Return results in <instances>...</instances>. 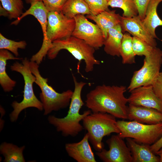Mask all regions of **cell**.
Returning a JSON list of instances; mask_svg holds the SVG:
<instances>
[{"label":"cell","mask_w":162,"mask_h":162,"mask_svg":"<svg viewBox=\"0 0 162 162\" xmlns=\"http://www.w3.org/2000/svg\"><path fill=\"white\" fill-rule=\"evenodd\" d=\"M123 86L98 85L86 95V106L92 112L110 114L116 118L128 119V99Z\"/></svg>","instance_id":"1"},{"label":"cell","mask_w":162,"mask_h":162,"mask_svg":"<svg viewBox=\"0 0 162 162\" xmlns=\"http://www.w3.org/2000/svg\"><path fill=\"white\" fill-rule=\"evenodd\" d=\"M73 77L74 89L67 114L62 118H58L54 115H50L47 118L49 123L53 126L56 130L61 132L64 137H74L77 136L84 129L80 122L92 112L89 109L84 111L83 113L80 114V111L84 104L81 97V92L86 83L82 81L78 82L73 75Z\"/></svg>","instance_id":"2"},{"label":"cell","mask_w":162,"mask_h":162,"mask_svg":"<svg viewBox=\"0 0 162 162\" xmlns=\"http://www.w3.org/2000/svg\"><path fill=\"white\" fill-rule=\"evenodd\" d=\"M75 26L74 18L68 17L61 12H49L46 40L42 43L40 50L32 56L30 61L39 65L47 55L52 42L72 36Z\"/></svg>","instance_id":"3"},{"label":"cell","mask_w":162,"mask_h":162,"mask_svg":"<svg viewBox=\"0 0 162 162\" xmlns=\"http://www.w3.org/2000/svg\"><path fill=\"white\" fill-rule=\"evenodd\" d=\"M62 50H67L78 61V71L82 60L85 62V70L87 73L92 71L95 65L100 64V62L94 56L95 49L83 40L72 35L53 41L47 54L48 58L51 60L55 58Z\"/></svg>","instance_id":"4"},{"label":"cell","mask_w":162,"mask_h":162,"mask_svg":"<svg viewBox=\"0 0 162 162\" xmlns=\"http://www.w3.org/2000/svg\"><path fill=\"white\" fill-rule=\"evenodd\" d=\"M116 118L107 113L92 112L82 120L84 128L87 131L89 141L96 152L100 151L104 148L102 141L105 136L112 133H120Z\"/></svg>","instance_id":"5"},{"label":"cell","mask_w":162,"mask_h":162,"mask_svg":"<svg viewBox=\"0 0 162 162\" xmlns=\"http://www.w3.org/2000/svg\"><path fill=\"white\" fill-rule=\"evenodd\" d=\"M29 63L30 60L25 58L22 59L21 63L16 62L10 67L12 71L18 72L22 75L24 82L23 100L20 102L14 101L11 104L13 110L9 117L12 122L16 121L20 113L27 108L34 107L40 111L43 110L41 102L36 97L34 92L33 84L36 78L30 69Z\"/></svg>","instance_id":"6"},{"label":"cell","mask_w":162,"mask_h":162,"mask_svg":"<svg viewBox=\"0 0 162 162\" xmlns=\"http://www.w3.org/2000/svg\"><path fill=\"white\" fill-rule=\"evenodd\" d=\"M39 65L36 62L30 60V69L35 76V83L40 88L39 97L44 110V115H47L52 111H57L69 106L73 91L68 89L62 93L56 92L47 83V78L41 75Z\"/></svg>","instance_id":"7"},{"label":"cell","mask_w":162,"mask_h":162,"mask_svg":"<svg viewBox=\"0 0 162 162\" xmlns=\"http://www.w3.org/2000/svg\"><path fill=\"white\" fill-rule=\"evenodd\" d=\"M117 125L119 136L132 138L140 144L151 146L162 136V122L149 124L134 120H119Z\"/></svg>","instance_id":"8"},{"label":"cell","mask_w":162,"mask_h":162,"mask_svg":"<svg viewBox=\"0 0 162 162\" xmlns=\"http://www.w3.org/2000/svg\"><path fill=\"white\" fill-rule=\"evenodd\" d=\"M162 50L156 46L145 57L142 68L134 72L127 89L129 92L137 87L152 85L160 73Z\"/></svg>","instance_id":"9"},{"label":"cell","mask_w":162,"mask_h":162,"mask_svg":"<svg viewBox=\"0 0 162 162\" xmlns=\"http://www.w3.org/2000/svg\"><path fill=\"white\" fill-rule=\"evenodd\" d=\"M74 18L75 26L72 36L83 40L95 49L104 45L105 39L96 24L89 21L83 15H77Z\"/></svg>","instance_id":"10"},{"label":"cell","mask_w":162,"mask_h":162,"mask_svg":"<svg viewBox=\"0 0 162 162\" xmlns=\"http://www.w3.org/2000/svg\"><path fill=\"white\" fill-rule=\"evenodd\" d=\"M109 149L103 148L96 152V155L104 162H132L130 151L123 138L117 135H112L106 141Z\"/></svg>","instance_id":"11"},{"label":"cell","mask_w":162,"mask_h":162,"mask_svg":"<svg viewBox=\"0 0 162 162\" xmlns=\"http://www.w3.org/2000/svg\"><path fill=\"white\" fill-rule=\"evenodd\" d=\"M130 92L128 98L129 104L152 108L162 112V101L154 93L152 85L140 86Z\"/></svg>","instance_id":"12"},{"label":"cell","mask_w":162,"mask_h":162,"mask_svg":"<svg viewBox=\"0 0 162 162\" xmlns=\"http://www.w3.org/2000/svg\"><path fill=\"white\" fill-rule=\"evenodd\" d=\"M121 26L122 32H127L145 41L153 47L157 45L155 38L144 26L142 20L137 16L128 18L121 17Z\"/></svg>","instance_id":"13"},{"label":"cell","mask_w":162,"mask_h":162,"mask_svg":"<svg viewBox=\"0 0 162 162\" xmlns=\"http://www.w3.org/2000/svg\"><path fill=\"white\" fill-rule=\"evenodd\" d=\"M86 133L82 140L77 142L65 144V148L68 155L77 162H96Z\"/></svg>","instance_id":"14"},{"label":"cell","mask_w":162,"mask_h":162,"mask_svg":"<svg viewBox=\"0 0 162 162\" xmlns=\"http://www.w3.org/2000/svg\"><path fill=\"white\" fill-rule=\"evenodd\" d=\"M128 119L152 124L162 122V112L154 109L129 104Z\"/></svg>","instance_id":"15"},{"label":"cell","mask_w":162,"mask_h":162,"mask_svg":"<svg viewBox=\"0 0 162 162\" xmlns=\"http://www.w3.org/2000/svg\"><path fill=\"white\" fill-rule=\"evenodd\" d=\"M126 144L131 152L132 162H159L160 158L151 150L150 146L139 144L133 139H126Z\"/></svg>","instance_id":"16"},{"label":"cell","mask_w":162,"mask_h":162,"mask_svg":"<svg viewBox=\"0 0 162 162\" xmlns=\"http://www.w3.org/2000/svg\"><path fill=\"white\" fill-rule=\"evenodd\" d=\"M94 21L101 30L105 40L106 38L110 29L118 24H120L121 17L116 14L115 10L104 11L98 15H87L86 16Z\"/></svg>","instance_id":"17"},{"label":"cell","mask_w":162,"mask_h":162,"mask_svg":"<svg viewBox=\"0 0 162 162\" xmlns=\"http://www.w3.org/2000/svg\"><path fill=\"white\" fill-rule=\"evenodd\" d=\"M48 12L42 1L36 2L31 5L30 8L23 13L19 18L12 22L11 25H16L26 16L29 15L33 16L39 21L41 26L44 37L43 43L46 40Z\"/></svg>","instance_id":"18"},{"label":"cell","mask_w":162,"mask_h":162,"mask_svg":"<svg viewBox=\"0 0 162 162\" xmlns=\"http://www.w3.org/2000/svg\"><path fill=\"white\" fill-rule=\"evenodd\" d=\"M120 24L109 30L107 36L105 40L104 50L108 55L119 57L120 49L123 34Z\"/></svg>","instance_id":"19"},{"label":"cell","mask_w":162,"mask_h":162,"mask_svg":"<svg viewBox=\"0 0 162 162\" xmlns=\"http://www.w3.org/2000/svg\"><path fill=\"white\" fill-rule=\"evenodd\" d=\"M162 0H150L145 13V16L142 21L143 23L150 33L154 38H158L155 34L156 28L162 26V20L158 16L157 7Z\"/></svg>","instance_id":"20"},{"label":"cell","mask_w":162,"mask_h":162,"mask_svg":"<svg viewBox=\"0 0 162 162\" xmlns=\"http://www.w3.org/2000/svg\"><path fill=\"white\" fill-rule=\"evenodd\" d=\"M22 58L15 57L5 49L0 50V84L4 91L9 92L15 86L16 82L11 79L6 72L7 61L8 60H19Z\"/></svg>","instance_id":"21"},{"label":"cell","mask_w":162,"mask_h":162,"mask_svg":"<svg viewBox=\"0 0 162 162\" xmlns=\"http://www.w3.org/2000/svg\"><path fill=\"white\" fill-rule=\"evenodd\" d=\"M25 146L19 147L11 143L4 142L0 146V152L4 157V162H25L23 152Z\"/></svg>","instance_id":"22"},{"label":"cell","mask_w":162,"mask_h":162,"mask_svg":"<svg viewBox=\"0 0 162 162\" xmlns=\"http://www.w3.org/2000/svg\"><path fill=\"white\" fill-rule=\"evenodd\" d=\"M61 12L70 18H74L79 14L87 15L90 14L88 5L85 0H68Z\"/></svg>","instance_id":"23"},{"label":"cell","mask_w":162,"mask_h":162,"mask_svg":"<svg viewBox=\"0 0 162 162\" xmlns=\"http://www.w3.org/2000/svg\"><path fill=\"white\" fill-rule=\"evenodd\" d=\"M132 40V37L129 33L123 34L120 49V55L123 64H132L135 62Z\"/></svg>","instance_id":"24"},{"label":"cell","mask_w":162,"mask_h":162,"mask_svg":"<svg viewBox=\"0 0 162 162\" xmlns=\"http://www.w3.org/2000/svg\"><path fill=\"white\" fill-rule=\"evenodd\" d=\"M108 5L112 8H121L123 11L122 16L130 18L138 15L137 8L134 0H110Z\"/></svg>","instance_id":"25"},{"label":"cell","mask_w":162,"mask_h":162,"mask_svg":"<svg viewBox=\"0 0 162 162\" xmlns=\"http://www.w3.org/2000/svg\"><path fill=\"white\" fill-rule=\"evenodd\" d=\"M2 6L8 12V18L16 19L22 15L24 8L22 0H0Z\"/></svg>","instance_id":"26"},{"label":"cell","mask_w":162,"mask_h":162,"mask_svg":"<svg viewBox=\"0 0 162 162\" xmlns=\"http://www.w3.org/2000/svg\"><path fill=\"white\" fill-rule=\"evenodd\" d=\"M26 45V43L24 40L16 41L7 39L0 33V49L9 50L16 57L19 55L18 49H25Z\"/></svg>","instance_id":"27"},{"label":"cell","mask_w":162,"mask_h":162,"mask_svg":"<svg viewBox=\"0 0 162 162\" xmlns=\"http://www.w3.org/2000/svg\"><path fill=\"white\" fill-rule=\"evenodd\" d=\"M132 45L135 56H149L155 47H153L143 40L136 37H132Z\"/></svg>","instance_id":"28"},{"label":"cell","mask_w":162,"mask_h":162,"mask_svg":"<svg viewBox=\"0 0 162 162\" xmlns=\"http://www.w3.org/2000/svg\"><path fill=\"white\" fill-rule=\"evenodd\" d=\"M89 7L90 14L95 16L101 13L109 10L107 0H85Z\"/></svg>","instance_id":"29"},{"label":"cell","mask_w":162,"mask_h":162,"mask_svg":"<svg viewBox=\"0 0 162 162\" xmlns=\"http://www.w3.org/2000/svg\"><path fill=\"white\" fill-rule=\"evenodd\" d=\"M68 0H42L49 12H61Z\"/></svg>","instance_id":"30"},{"label":"cell","mask_w":162,"mask_h":162,"mask_svg":"<svg viewBox=\"0 0 162 162\" xmlns=\"http://www.w3.org/2000/svg\"><path fill=\"white\" fill-rule=\"evenodd\" d=\"M152 86L155 94L162 101V72H160Z\"/></svg>","instance_id":"31"},{"label":"cell","mask_w":162,"mask_h":162,"mask_svg":"<svg viewBox=\"0 0 162 162\" xmlns=\"http://www.w3.org/2000/svg\"><path fill=\"white\" fill-rule=\"evenodd\" d=\"M134 0L138 10V15L142 21L145 17L146 8L150 0Z\"/></svg>","instance_id":"32"},{"label":"cell","mask_w":162,"mask_h":162,"mask_svg":"<svg viewBox=\"0 0 162 162\" xmlns=\"http://www.w3.org/2000/svg\"><path fill=\"white\" fill-rule=\"evenodd\" d=\"M152 151L155 154L162 147V136L155 142L150 146Z\"/></svg>","instance_id":"33"},{"label":"cell","mask_w":162,"mask_h":162,"mask_svg":"<svg viewBox=\"0 0 162 162\" xmlns=\"http://www.w3.org/2000/svg\"><path fill=\"white\" fill-rule=\"evenodd\" d=\"M0 16H3L5 17H8L9 16V14L7 11L1 5V4L0 5Z\"/></svg>","instance_id":"34"},{"label":"cell","mask_w":162,"mask_h":162,"mask_svg":"<svg viewBox=\"0 0 162 162\" xmlns=\"http://www.w3.org/2000/svg\"><path fill=\"white\" fill-rule=\"evenodd\" d=\"M155 154L159 156L160 158V162H162V147Z\"/></svg>","instance_id":"35"},{"label":"cell","mask_w":162,"mask_h":162,"mask_svg":"<svg viewBox=\"0 0 162 162\" xmlns=\"http://www.w3.org/2000/svg\"><path fill=\"white\" fill-rule=\"evenodd\" d=\"M26 3L28 4H30L31 5L34 2L40 1H42V0H24Z\"/></svg>","instance_id":"36"},{"label":"cell","mask_w":162,"mask_h":162,"mask_svg":"<svg viewBox=\"0 0 162 162\" xmlns=\"http://www.w3.org/2000/svg\"><path fill=\"white\" fill-rule=\"evenodd\" d=\"M108 2L109 1H110V0H107Z\"/></svg>","instance_id":"37"}]
</instances>
